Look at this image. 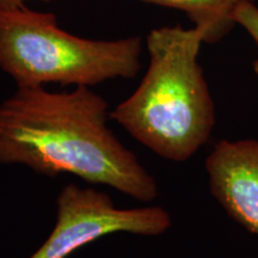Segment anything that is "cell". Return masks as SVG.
Segmentation results:
<instances>
[{"instance_id":"6","label":"cell","mask_w":258,"mask_h":258,"mask_svg":"<svg viewBox=\"0 0 258 258\" xmlns=\"http://www.w3.org/2000/svg\"><path fill=\"white\" fill-rule=\"evenodd\" d=\"M185 12L194 27L203 32L205 43H215L230 34L237 23L235 14L254 0H139Z\"/></svg>"},{"instance_id":"3","label":"cell","mask_w":258,"mask_h":258,"mask_svg":"<svg viewBox=\"0 0 258 258\" xmlns=\"http://www.w3.org/2000/svg\"><path fill=\"white\" fill-rule=\"evenodd\" d=\"M143 40H88L64 31L53 14L24 4L0 6V69L22 86H93L132 79L141 69Z\"/></svg>"},{"instance_id":"2","label":"cell","mask_w":258,"mask_h":258,"mask_svg":"<svg viewBox=\"0 0 258 258\" xmlns=\"http://www.w3.org/2000/svg\"><path fill=\"white\" fill-rule=\"evenodd\" d=\"M205 43L198 28L153 29L150 63L138 89L110 112L135 140L164 159L184 161L211 138L215 108L199 63Z\"/></svg>"},{"instance_id":"4","label":"cell","mask_w":258,"mask_h":258,"mask_svg":"<svg viewBox=\"0 0 258 258\" xmlns=\"http://www.w3.org/2000/svg\"><path fill=\"white\" fill-rule=\"evenodd\" d=\"M56 222L49 237L29 258H66L104 235H159L172 224L170 213L158 206L117 208L105 192L69 184L56 200Z\"/></svg>"},{"instance_id":"7","label":"cell","mask_w":258,"mask_h":258,"mask_svg":"<svg viewBox=\"0 0 258 258\" xmlns=\"http://www.w3.org/2000/svg\"><path fill=\"white\" fill-rule=\"evenodd\" d=\"M235 23L240 25L258 46V6L254 2L245 3L238 9L235 14ZM252 69L258 78V56L253 61Z\"/></svg>"},{"instance_id":"5","label":"cell","mask_w":258,"mask_h":258,"mask_svg":"<svg viewBox=\"0 0 258 258\" xmlns=\"http://www.w3.org/2000/svg\"><path fill=\"white\" fill-rule=\"evenodd\" d=\"M205 166L213 198L237 224L258 234V140H220Z\"/></svg>"},{"instance_id":"1","label":"cell","mask_w":258,"mask_h":258,"mask_svg":"<svg viewBox=\"0 0 258 258\" xmlns=\"http://www.w3.org/2000/svg\"><path fill=\"white\" fill-rule=\"evenodd\" d=\"M108 103L89 86L71 92L17 88L0 104V163L49 177L69 173L153 201L156 179L108 127Z\"/></svg>"},{"instance_id":"8","label":"cell","mask_w":258,"mask_h":258,"mask_svg":"<svg viewBox=\"0 0 258 258\" xmlns=\"http://www.w3.org/2000/svg\"><path fill=\"white\" fill-rule=\"evenodd\" d=\"M41 2H48V0H41ZM24 0H0V6H15L23 4Z\"/></svg>"}]
</instances>
